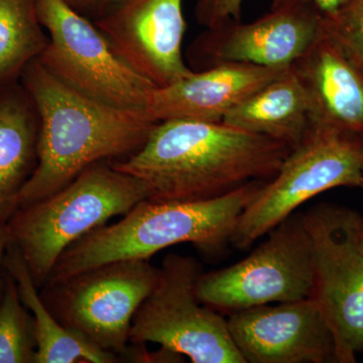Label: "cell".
Wrapping results in <instances>:
<instances>
[{"label":"cell","mask_w":363,"mask_h":363,"mask_svg":"<svg viewBox=\"0 0 363 363\" xmlns=\"http://www.w3.org/2000/svg\"><path fill=\"white\" fill-rule=\"evenodd\" d=\"M292 150L222 121L171 119L157 121L140 150L111 162L145 184L147 200L195 201L271 180Z\"/></svg>","instance_id":"cell-1"},{"label":"cell","mask_w":363,"mask_h":363,"mask_svg":"<svg viewBox=\"0 0 363 363\" xmlns=\"http://www.w3.org/2000/svg\"><path fill=\"white\" fill-rule=\"evenodd\" d=\"M21 83L39 112L40 140L37 168L21 189L18 209L61 190L92 164L130 157L157 123L145 109L121 108L74 89L38 59Z\"/></svg>","instance_id":"cell-2"},{"label":"cell","mask_w":363,"mask_h":363,"mask_svg":"<svg viewBox=\"0 0 363 363\" xmlns=\"http://www.w3.org/2000/svg\"><path fill=\"white\" fill-rule=\"evenodd\" d=\"M266 182H248L213 199L138 203L121 220L100 227L71 245L47 283L117 260L150 259L180 243H191L203 255L215 257L231 243L241 213Z\"/></svg>","instance_id":"cell-3"},{"label":"cell","mask_w":363,"mask_h":363,"mask_svg":"<svg viewBox=\"0 0 363 363\" xmlns=\"http://www.w3.org/2000/svg\"><path fill=\"white\" fill-rule=\"evenodd\" d=\"M149 197L143 182L99 162L54 194L18 208L6 230L40 289L71 245Z\"/></svg>","instance_id":"cell-4"},{"label":"cell","mask_w":363,"mask_h":363,"mask_svg":"<svg viewBox=\"0 0 363 363\" xmlns=\"http://www.w3.org/2000/svg\"><path fill=\"white\" fill-rule=\"evenodd\" d=\"M202 274L194 257L167 255L156 285L133 317L130 343L159 344L194 363H245L227 319L198 298L196 286Z\"/></svg>","instance_id":"cell-5"},{"label":"cell","mask_w":363,"mask_h":363,"mask_svg":"<svg viewBox=\"0 0 363 363\" xmlns=\"http://www.w3.org/2000/svg\"><path fill=\"white\" fill-rule=\"evenodd\" d=\"M362 154L363 140L312 126L243 210L231 245L247 250L320 193L362 186Z\"/></svg>","instance_id":"cell-6"},{"label":"cell","mask_w":363,"mask_h":363,"mask_svg":"<svg viewBox=\"0 0 363 363\" xmlns=\"http://www.w3.org/2000/svg\"><path fill=\"white\" fill-rule=\"evenodd\" d=\"M157 276L150 259L117 260L45 284L40 297L64 327L121 359L130 348L133 317Z\"/></svg>","instance_id":"cell-7"},{"label":"cell","mask_w":363,"mask_h":363,"mask_svg":"<svg viewBox=\"0 0 363 363\" xmlns=\"http://www.w3.org/2000/svg\"><path fill=\"white\" fill-rule=\"evenodd\" d=\"M267 234V240L238 264L203 272L196 286L202 303L233 313L313 298L314 257L303 214L293 213Z\"/></svg>","instance_id":"cell-8"},{"label":"cell","mask_w":363,"mask_h":363,"mask_svg":"<svg viewBox=\"0 0 363 363\" xmlns=\"http://www.w3.org/2000/svg\"><path fill=\"white\" fill-rule=\"evenodd\" d=\"M303 216L314 257L313 298L333 335L336 362H357L363 351L362 217L328 204Z\"/></svg>","instance_id":"cell-9"},{"label":"cell","mask_w":363,"mask_h":363,"mask_svg":"<svg viewBox=\"0 0 363 363\" xmlns=\"http://www.w3.org/2000/svg\"><path fill=\"white\" fill-rule=\"evenodd\" d=\"M49 37L38 60L74 89L121 108L147 111L154 86L119 58L104 33L64 0H35Z\"/></svg>","instance_id":"cell-10"},{"label":"cell","mask_w":363,"mask_h":363,"mask_svg":"<svg viewBox=\"0 0 363 363\" xmlns=\"http://www.w3.org/2000/svg\"><path fill=\"white\" fill-rule=\"evenodd\" d=\"M322 33V14L309 4L272 9L252 23L230 21L206 28L189 45L193 71L222 63L290 68Z\"/></svg>","instance_id":"cell-11"},{"label":"cell","mask_w":363,"mask_h":363,"mask_svg":"<svg viewBox=\"0 0 363 363\" xmlns=\"http://www.w3.org/2000/svg\"><path fill=\"white\" fill-rule=\"evenodd\" d=\"M94 21L112 50L155 88L190 75L183 55V0H119Z\"/></svg>","instance_id":"cell-12"},{"label":"cell","mask_w":363,"mask_h":363,"mask_svg":"<svg viewBox=\"0 0 363 363\" xmlns=\"http://www.w3.org/2000/svg\"><path fill=\"white\" fill-rule=\"evenodd\" d=\"M227 322L245 363L336 362L333 335L314 298L238 310Z\"/></svg>","instance_id":"cell-13"},{"label":"cell","mask_w":363,"mask_h":363,"mask_svg":"<svg viewBox=\"0 0 363 363\" xmlns=\"http://www.w3.org/2000/svg\"><path fill=\"white\" fill-rule=\"evenodd\" d=\"M288 68H267L245 63H222L166 87L155 88L147 111L157 121L171 119L221 123L234 107Z\"/></svg>","instance_id":"cell-14"},{"label":"cell","mask_w":363,"mask_h":363,"mask_svg":"<svg viewBox=\"0 0 363 363\" xmlns=\"http://www.w3.org/2000/svg\"><path fill=\"white\" fill-rule=\"evenodd\" d=\"M291 67L309 100L312 126L363 140V74L323 30Z\"/></svg>","instance_id":"cell-15"},{"label":"cell","mask_w":363,"mask_h":363,"mask_svg":"<svg viewBox=\"0 0 363 363\" xmlns=\"http://www.w3.org/2000/svg\"><path fill=\"white\" fill-rule=\"evenodd\" d=\"M40 116L20 82L0 87V222L18 210L21 189L39 159Z\"/></svg>","instance_id":"cell-16"},{"label":"cell","mask_w":363,"mask_h":363,"mask_svg":"<svg viewBox=\"0 0 363 363\" xmlns=\"http://www.w3.org/2000/svg\"><path fill=\"white\" fill-rule=\"evenodd\" d=\"M222 123L292 149L312 128L309 100L292 67L234 107Z\"/></svg>","instance_id":"cell-17"},{"label":"cell","mask_w":363,"mask_h":363,"mask_svg":"<svg viewBox=\"0 0 363 363\" xmlns=\"http://www.w3.org/2000/svg\"><path fill=\"white\" fill-rule=\"evenodd\" d=\"M4 269L18 285L21 301L35 321L37 351L35 363H116L121 358L86 342L60 323L40 297L26 260L9 242Z\"/></svg>","instance_id":"cell-18"},{"label":"cell","mask_w":363,"mask_h":363,"mask_svg":"<svg viewBox=\"0 0 363 363\" xmlns=\"http://www.w3.org/2000/svg\"><path fill=\"white\" fill-rule=\"evenodd\" d=\"M48 42L35 0H0V87L20 82Z\"/></svg>","instance_id":"cell-19"},{"label":"cell","mask_w":363,"mask_h":363,"mask_svg":"<svg viewBox=\"0 0 363 363\" xmlns=\"http://www.w3.org/2000/svg\"><path fill=\"white\" fill-rule=\"evenodd\" d=\"M35 321L21 301L18 285L4 269L0 298V363H35Z\"/></svg>","instance_id":"cell-20"},{"label":"cell","mask_w":363,"mask_h":363,"mask_svg":"<svg viewBox=\"0 0 363 363\" xmlns=\"http://www.w3.org/2000/svg\"><path fill=\"white\" fill-rule=\"evenodd\" d=\"M322 30L363 74V0H350L335 13L322 16Z\"/></svg>","instance_id":"cell-21"},{"label":"cell","mask_w":363,"mask_h":363,"mask_svg":"<svg viewBox=\"0 0 363 363\" xmlns=\"http://www.w3.org/2000/svg\"><path fill=\"white\" fill-rule=\"evenodd\" d=\"M245 0H197L195 18L206 28H216L227 21H240Z\"/></svg>","instance_id":"cell-22"},{"label":"cell","mask_w":363,"mask_h":363,"mask_svg":"<svg viewBox=\"0 0 363 363\" xmlns=\"http://www.w3.org/2000/svg\"><path fill=\"white\" fill-rule=\"evenodd\" d=\"M74 11L91 21L96 20L106 13L119 0H64Z\"/></svg>","instance_id":"cell-23"},{"label":"cell","mask_w":363,"mask_h":363,"mask_svg":"<svg viewBox=\"0 0 363 363\" xmlns=\"http://www.w3.org/2000/svg\"><path fill=\"white\" fill-rule=\"evenodd\" d=\"M350 0H272V9L294 6V4H309L314 6L322 16H327L337 11Z\"/></svg>","instance_id":"cell-24"},{"label":"cell","mask_w":363,"mask_h":363,"mask_svg":"<svg viewBox=\"0 0 363 363\" xmlns=\"http://www.w3.org/2000/svg\"><path fill=\"white\" fill-rule=\"evenodd\" d=\"M9 236L7 233L6 223L0 222V298H1L2 290H4V259L7 247H9Z\"/></svg>","instance_id":"cell-25"},{"label":"cell","mask_w":363,"mask_h":363,"mask_svg":"<svg viewBox=\"0 0 363 363\" xmlns=\"http://www.w3.org/2000/svg\"><path fill=\"white\" fill-rule=\"evenodd\" d=\"M362 186L360 187L363 188V154H362Z\"/></svg>","instance_id":"cell-26"}]
</instances>
